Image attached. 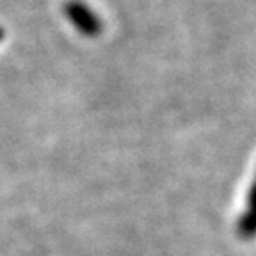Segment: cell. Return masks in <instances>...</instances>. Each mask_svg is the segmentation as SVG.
Instances as JSON below:
<instances>
[{
	"label": "cell",
	"mask_w": 256,
	"mask_h": 256,
	"mask_svg": "<svg viewBox=\"0 0 256 256\" xmlns=\"http://www.w3.org/2000/svg\"><path fill=\"white\" fill-rule=\"evenodd\" d=\"M64 12H66L68 20L75 25L80 34L94 38L102 32V20L88 8V6H84L82 2H78V0L68 2V4L64 6Z\"/></svg>",
	"instance_id": "6da1fadb"
},
{
	"label": "cell",
	"mask_w": 256,
	"mask_h": 256,
	"mask_svg": "<svg viewBox=\"0 0 256 256\" xmlns=\"http://www.w3.org/2000/svg\"><path fill=\"white\" fill-rule=\"evenodd\" d=\"M238 233L244 238L256 236V176L248 194V204H246L244 216L238 220Z\"/></svg>",
	"instance_id": "7a4b0ae2"
},
{
	"label": "cell",
	"mask_w": 256,
	"mask_h": 256,
	"mask_svg": "<svg viewBox=\"0 0 256 256\" xmlns=\"http://www.w3.org/2000/svg\"><path fill=\"white\" fill-rule=\"evenodd\" d=\"M2 38H4V30H2V28H0V40H2Z\"/></svg>",
	"instance_id": "3957f363"
}]
</instances>
